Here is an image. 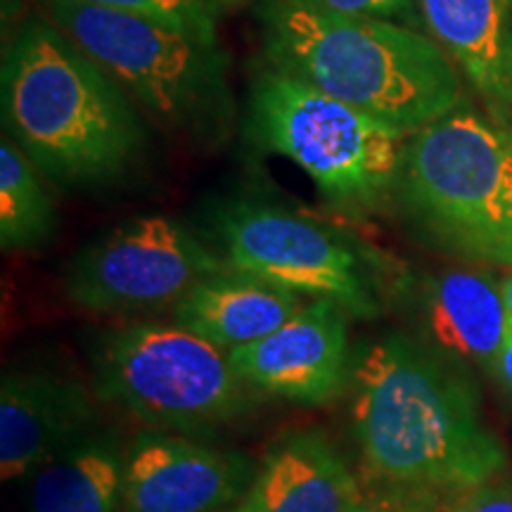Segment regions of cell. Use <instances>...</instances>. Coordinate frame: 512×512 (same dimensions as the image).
Masks as SVG:
<instances>
[{
  "mask_svg": "<svg viewBox=\"0 0 512 512\" xmlns=\"http://www.w3.org/2000/svg\"><path fill=\"white\" fill-rule=\"evenodd\" d=\"M209 3H226V5H230V3H240V0H209Z\"/></svg>",
  "mask_w": 512,
  "mask_h": 512,
  "instance_id": "27",
  "label": "cell"
},
{
  "mask_svg": "<svg viewBox=\"0 0 512 512\" xmlns=\"http://www.w3.org/2000/svg\"><path fill=\"white\" fill-rule=\"evenodd\" d=\"M95 394L152 430L202 434L240 418L247 382L228 351L174 325H124L93 349Z\"/></svg>",
  "mask_w": 512,
  "mask_h": 512,
  "instance_id": "6",
  "label": "cell"
},
{
  "mask_svg": "<svg viewBox=\"0 0 512 512\" xmlns=\"http://www.w3.org/2000/svg\"><path fill=\"white\" fill-rule=\"evenodd\" d=\"M55 204L36 169L15 145L0 143V245L34 249L53 238Z\"/></svg>",
  "mask_w": 512,
  "mask_h": 512,
  "instance_id": "18",
  "label": "cell"
},
{
  "mask_svg": "<svg viewBox=\"0 0 512 512\" xmlns=\"http://www.w3.org/2000/svg\"><path fill=\"white\" fill-rule=\"evenodd\" d=\"M351 420L368 479L396 491H453L508 465L472 384L401 332L363 344L351 363Z\"/></svg>",
  "mask_w": 512,
  "mask_h": 512,
  "instance_id": "1",
  "label": "cell"
},
{
  "mask_svg": "<svg viewBox=\"0 0 512 512\" xmlns=\"http://www.w3.org/2000/svg\"><path fill=\"white\" fill-rule=\"evenodd\" d=\"M347 311L313 299L283 328L247 347L228 351L242 380L280 399L323 406L351 382Z\"/></svg>",
  "mask_w": 512,
  "mask_h": 512,
  "instance_id": "11",
  "label": "cell"
},
{
  "mask_svg": "<svg viewBox=\"0 0 512 512\" xmlns=\"http://www.w3.org/2000/svg\"><path fill=\"white\" fill-rule=\"evenodd\" d=\"M249 128L299 166L332 207L373 214L396 190L406 133L302 81L280 72L259 76Z\"/></svg>",
  "mask_w": 512,
  "mask_h": 512,
  "instance_id": "4",
  "label": "cell"
},
{
  "mask_svg": "<svg viewBox=\"0 0 512 512\" xmlns=\"http://www.w3.org/2000/svg\"><path fill=\"white\" fill-rule=\"evenodd\" d=\"M228 268L178 221L140 216L83 247L67 266L64 292L93 313H152Z\"/></svg>",
  "mask_w": 512,
  "mask_h": 512,
  "instance_id": "9",
  "label": "cell"
},
{
  "mask_svg": "<svg viewBox=\"0 0 512 512\" xmlns=\"http://www.w3.org/2000/svg\"><path fill=\"white\" fill-rule=\"evenodd\" d=\"M489 261H496V264H510L512 266V226L505 230V235L498 240V245L491 252Z\"/></svg>",
  "mask_w": 512,
  "mask_h": 512,
  "instance_id": "24",
  "label": "cell"
},
{
  "mask_svg": "<svg viewBox=\"0 0 512 512\" xmlns=\"http://www.w3.org/2000/svg\"><path fill=\"white\" fill-rule=\"evenodd\" d=\"M505 76H508V100H510V110H512V31H510V41H508V60H505Z\"/></svg>",
  "mask_w": 512,
  "mask_h": 512,
  "instance_id": "26",
  "label": "cell"
},
{
  "mask_svg": "<svg viewBox=\"0 0 512 512\" xmlns=\"http://www.w3.org/2000/svg\"><path fill=\"white\" fill-rule=\"evenodd\" d=\"M238 451L147 430L126 448L124 512H230L254 479Z\"/></svg>",
  "mask_w": 512,
  "mask_h": 512,
  "instance_id": "10",
  "label": "cell"
},
{
  "mask_svg": "<svg viewBox=\"0 0 512 512\" xmlns=\"http://www.w3.org/2000/svg\"><path fill=\"white\" fill-rule=\"evenodd\" d=\"M0 79L5 131L57 181H110L143 150L124 88L55 24H24L5 48Z\"/></svg>",
  "mask_w": 512,
  "mask_h": 512,
  "instance_id": "3",
  "label": "cell"
},
{
  "mask_svg": "<svg viewBox=\"0 0 512 512\" xmlns=\"http://www.w3.org/2000/svg\"><path fill=\"white\" fill-rule=\"evenodd\" d=\"M261 24L275 72L403 133L460 105V79L446 50L389 19L342 15L318 0H266Z\"/></svg>",
  "mask_w": 512,
  "mask_h": 512,
  "instance_id": "2",
  "label": "cell"
},
{
  "mask_svg": "<svg viewBox=\"0 0 512 512\" xmlns=\"http://www.w3.org/2000/svg\"><path fill=\"white\" fill-rule=\"evenodd\" d=\"M304 306L302 294L228 268L185 294L174 306V323L216 349L233 351L273 335Z\"/></svg>",
  "mask_w": 512,
  "mask_h": 512,
  "instance_id": "14",
  "label": "cell"
},
{
  "mask_svg": "<svg viewBox=\"0 0 512 512\" xmlns=\"http://www.w3.org/2000/svg\"><path fill=\"white\" fill-rule=\"evenodd\" d=\"M325 8L356 17H406L413 12V0H318Z\"/></svg>",
  "mask_w": 512,
  "mask_h": 512,
  "instance_id": "21",
  "label": "cell"
},
{
  "mask_svg": "<svg viewBox=\"0 0 512 512\" xmlns=\"http://www.w3.org/2000/svg\"><path fill=\"white\" fill-rule=\"evenodd\" d=\"M358 512H446L434 503L432 494L425 491H396L389 496L363 501Z\"/></svg>",
  "mask_w": 512,
  "mask_h": 512,
  "instance_id": "22",
  "label": "cell"
},
{
  "mask_svg": "<svg viewBox=\"0 0 512 512\" xmlns=\"http://www.w3.org/2000/svg\"><path fill=\"white\" fill-rule=\"evenodd\" d=\"M48 8L55 27L159 121L192 126L221 114L226 55L216 38L81 0Z\"/></svg>",
  "mask_w": 512,
  "mask_h": 512,
  "instance_id": "7",
  "label": "cell"
},
{
  "mask_svg": "<svg viewBox=\"0 0 512 512\" xmlns=\"http://www.w3.org/2000/svg\"><path fill=\"white\" fill-rule=\"evenodd\" d=\"M366 494L342 453L316 427L273 441L230 512H358Z\"/></svg>",
  "mask_w": 512,
  "mask_h": 512,
  "instance_id": "13",
  "label": "cell"
},
{
  "mask_svg": "<svg viewBox=\"0 0 512 512\" xmlns=\"http://www.w3.org/2000/svg\"><path fill=\"white\" fill-rule=\"evenodd\" d=\"M494 373L498 375V380H501L505 387H508V392L512 394V323L508 328V337H505V342H503L501 354H498V358H496Z\"/></svg>",
  "mask_w": 512,
  "mask_h": 512,
  "instance_id": "23",
  "label": "cell"
},
{
  "mask_svg": "<svg viewBox=\"0 0 512 512\" xmlns=\"http://www.w3.org/2000/svg\"><path fill=\"white\" fill-rule=\"evenodd\" d=\"M98 430L93 396L74 377L12 370L0 382V477L29 479L62 448Z\"/></svg>",
  "mask_w": 512,
  "mask_h": 512,
  "instance_id": "12",
  "label": "cell"
},
{
  "mask_svg": "<svg viewBox=\"0 0 512 512\" xmlns=\"http://www.w3.org/2000/svg\"><path fill=\"white\" fill-rule=\"evenodd\" d=\"M81 3L121 12H136V15L162 19V22L174 24V27L216 38L214 5L209 0H81Z\"/></svg>",
  "mask_w": 512,
  "mask_h": 512,
  "instance_id": "19",
  "label": "cell"
},
{
  "mask_svg": "<svg viewBox=\"0 0 512 512\" xmlns=\"http://www.w3.org/2000/svg\"><path fill=\"white\" fill-rule=\"evenodd\" d=\"M214 230L233 271L313 299H328L349 318L380 316L375 264L323 223L259 202L216 209Z\"/></svg>",
  "mask_w": 512,
  "mask_h": 512,
  "instance_id": "8",
  "label": "cell"
},
{
  "mask_svg": "<svg viewBox=\"0 0 512 512\" xmlns=\"http://www.w3.org/2000/svg\"><path fill=\"white\" fill-rule=\"evenodd\" d=\"M124 470L117 434L88 432L27 479V512H124Z\"/></svg>",
  "mask_w": 512,
  "mask_h": 512,
  "instance_id": "16",
  "label": "cell"
},
{
  "mask_svg": "<svg viewBox=\"0 0 512 512\" xmlns=\"http://www.w3.org/2000/svg\"><path fill=\"white\" fill-rule=\"evenodd\" d=\"M446 512H512V482H484L467 489Z\"/></svg>",
  "mask_w": 512,
  "mask_h": 512,
  "instance_id": "20",
  "label": "cell"
},
{
  "mask_svg": "<svg viewBox=\"0 0 512 512\" xmlns=\"http://www.w3.org/2000/svg\"><path fill=\"white\" fill-rule=\"evenodd\" d=\"M501 294H503L505 309H508V316H510V323H512V273L505 275V278L501 280Z\"/></svg>",
  "mask_w": 512,
  "mask_h": 512,
  "instance_id": "25",
  "label": "cell"
},
{
  "mask_svg": "<svg viewBox=\"0 0 512 512\" xmlns=\"http://www.w3.org/2000/svg\"><path fill=\"white\" fill-rule=\"evenodd\" d=\"M420 316L441 354L494 370L510 316L501 283L479 271H444L422 283Z\"/></svg>",
  "mask_w": 512,
  "mask_h": 512,
  "instance_id": "15",
  "label": "cell"
},
{
  "mask_svg": "<svg viewBox=\"0 0 512 512\" xmlns=\"http://www.w3.org/2000/svg\"><path fill=\"white\" fill-rule=\"evenodd\" d=\"M396 192L432 238L489 261L512 226V140L477 114L448 112L403 147Z\"/></svg>",
  "mask_w": 512,
  "mask_h": 512,
  "instance_id": "5",
  "label": "cell"
},
{
  "mask_svg": "<svg viewBox=\"0 0 512 512\" xmlns=\"http://www.w3.org/2000/svg\"><path fill=\"white\" fill-rule=\"evenodd\" d=\"M427 29L491 105L510 110L512 0H418Z\"/></svg>",
  "mask_w": 512,
  "mask_h": 512,
  "instance_id": "17",
  "label": "cell"
}]
</instances>
